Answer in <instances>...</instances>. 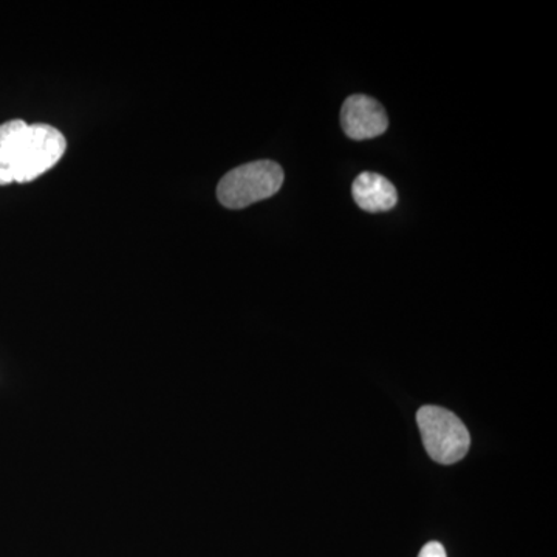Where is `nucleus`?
<instances>
[{
    "label": "nucleus",
    "instance_id": "6",
    "mask_svg": "<svg viewBox=\"0 0 557 557\" xmlns=\"http://www.w3.org/2000/svg\"><path fill=\"white\" fill-rule=\"evenodd\" d=\"M418 557H448V555H446V549L440 542H429L421 548Z\"/></svg>",
    "mask_w": 557,
    "mask_h": 557
},
{
    "label": "nucleus",
    "instance_id": "3",
    "mask_svg": "<svg viewBox=\"0 0 557 557\" xmlns=\"http://www.w3.org/2000/svg\"><path fill=\"white\" fill-rule=\"evenodd\" d=\"M424 449L440 465H454L467 457L471 435L456 413L438 406H424L417 413Z\"/></svg>",
    "mask_w": 557,
    "mask_h": 557
},
{
    "label": "nucleus",
    "instance_id": "2",
    "mask_svg": "<svg viewBox=\"0 0 557 557\" xmlns=\"http://www.w3.org/2000/svg\"><path fill=\"white\" fill-rule=\"evenodd\" d=\"M284 185V171L270 160L252 161L234 168L218 186L220 203L230 209L247 208L249 205L270 199Z\"/></svg>",
    "mask_w": 557,
    "mask_h": 557
},
{
    "label": "nucleus",
    "instance_id": "5",
    "mask_svg": "<svg viewBox=\"0 0 557 557\" xmlns=\"http://www.w3.org/2000/svg\"><path fill=\"white\" fill-rule=\"evenodd\" d=\"M351 196L364 211L386 212L398 203L397 188L383 175L375 172H362L351 185Z\"/></svg>",
    "mask_w": 557,
    "mask_h": 557
},
{
    "label": "nucleus",
    "instance_id": "1",
    "mask_svg": "<svg viewBox=\"0 0 557 557\" xmlns=\"http://www.w3.org/2000/svg\"><path fill=\"white\" fill-rule=\"evenodd\" d=\"M65 150L67 139L50 124H0V186L33 182L57 166Z\"/></svg>",
    "mask_w": 557,
    "mask_h": 557
},
{
    "label": "nucleus",
    "instance_id": "4",
    "mask_svg": "<svg viewBox=\"0 0 557 557\" xmlns=\"http://www.w3.org/2000/svg\"><path fill=\"white\" fill-rule=\"evenodd\" d=\"M341 126L354 141L376 138L387 131V113L373 98L351 95L341 110Z\"/></svg>",
    "mask_w": 557,
    "mask_h": 557
}]
</instances>
